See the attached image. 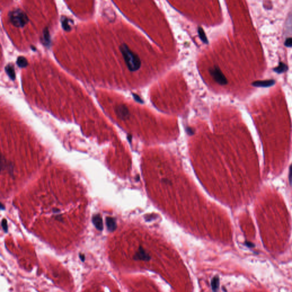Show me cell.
Segmentation results:
<instances>
[{
  "label": "cell",
  "instance_id": "3957f363",
  "mask_svg": "<svg viewBox=\"0 0 292 292\" xmlns=\"http://www.w3.org/2000/svg\"><path fill=\"white\" fill-rule=\"evenodd\" d=\"M209 71L214 80L219 85H226L228 83L226 77L218 66H214V67L210 68Z\"/></svg>",
  "mask_w": 292,
  "mask_h": 292
},
{
  "label": "cell",
  "instance_id": "5b68a950",
  "mask_svg": "<svg viewBox=\"0 0 292 292\" xmlns=\"http://www.w3.org/2000/svg\"><path fill=\"white\" fill-rule=\"evenodd\" d=\"M134 259L136 261L141 260L144 261H148L151 260V257L143 247H140L139 248L138 252L134 256Z\"/></svg>",
  "mask_w": 292,
  "mask_h": 292
},
{
  "label": "cell",
  "instance_id": "d6986e66",
  "mask_svg": "<svg viewBox=\"0 0 292 292\" xmlns=\"http://www.w3.org/2000/svg\"><path fill=\"white\" fill-rule=\"evenodd\" d=\"M79 258H80L81 260L82 261H83V262H84L85 260V255L79 253Z\"/></svg>",
  "mask_w": 292,
  "mask_h": 292
},
{
  "label": "cell",
  "instance_id": "277c9868",
  "mask_svg": "<svg viewBox=\"0 0 292 292\" xmlns=\"http://www.w3.org/2000/svg\"><path fill=\"white\" fill-rule=\"evenodd\" d=\"M115 113L120 119H128L130 117V112L124 104H119L115 107Z\"/></svg>",
  "mask_w": 292,
  "mask_h": 292
},
{
  "label": "cell",
  "instance_id": "4fadbf2b",
  "mask_svg": "<svg viewBox=\"0 0 292 292\" xmlns=\"http://www.w3.org/2000/svg\"><path fill=\"white\" fill-rule=\"evenodd\" d=\"M62 22V26L63 29H64L65 31L69 32L71 30V26L70 25V20L68 19L66 17H63L61 20Z\"/></svg>",
  "mask_w": 292,
  "mask_h": 292
},
{
  "label": "cell",
  "instance_id": "8fae6325",
  "mask_svg": "<svg viewBox=\"0 0 292 292\" xmlns=\"http://www.w3.org/2000/svg\"><path fill=\"white\" fill-rule=\"evenodd\" d=\"M5 71L6 74L8 75L9 78L11 79L13 81H14L16 79V73H15V70L14 69V67L12 65L9 64L7 66L5 67Z\"/></svg>",
  "mask_w": 292,
  "mask_h": 292
},
{
  "label": "cell",
  "instance_id": "2e32d148",
  "mask_svg": "<svg viewBox=\"0 0 292 292\" xmlns=\"http://www.w3.org/2000/svg\"><path fill=\"white\" fill-rule=\"evenodd\" d=\"M1 226H2V227L3 228V230H4V232H8V222H7V220L6 219H3L2 220V222H1Z\"/></svg>",
  "mask_w": 292,
  "mask_h": 292
},
{
  "label": "cell",
  "instance_id": "ffe728a7",
  "mask_svg": "<svg viewBox=\"0 0 292 292\" xmlns=\"http://www.w3.org/2000/svg\"><path fill=\"white\" fill-rule=\"evenodd\" d=\"M245 244H246L247 247H249V248H253V247H255V245L253 243H251V242H246Z\"/></svg>",
  "mask_w": 292,
  "mask_h": 292
},
{
  "label": "cell",
  "instance_id": "ac0fdd59",
  "mask_svg": "<svg viewBox=\"0 0 292 292\" xmlns=\"http://www.w3.org/2000/svg\"><path fill=\"white\" fill-rule=\"evenodd\" d=\"M133 97H134V98L135 99L136 101H137L138 102H139V103H143V101H142V99L140 98L139 97V96L137 95L136 94H133Z\"/></svg>",
  "mask_w": 292,
  "mask_h": 292
},
{
  "label": "cell",
  "instance_id": "5bb4252c",
  "mask_svg": "<svg viewBox=\"0 0 292 292\" xmlns=\"http://www.w3.org/2000/svg\"><path fill=\"white\" fill-rule=\"evenodd\" d=\"M17 64L20 67L24 68V67H26V66H28V62L25 57L21 56V57H19L17 58Z\"/></svg>",
  "mask_w": 292,
  "mask_h": 292
},
{
  "label": "cell",
  "instance_id": "9c48e42d",
  "mask_svg": "<svg viewBox=\"0 0 292 292\" xmlns=\"http://www.w3.org/2000/svg\"><path fill=\"white\" fill-rule=\"evenodd\" d=\"M42 43L46 46H48L50 44V36L49 31L47 28H46L44 30L43 36L42 38Z\"/></svg>",
  "mask_w": 292,
  "mask_h": 292
},
{
  "label": "cell",
  "instance_id": "7c38bea8",
  "mask_svg": "<svg viewBox=\"0 0 292 292\" xmlns=\"http://www.w3.org/2000/svg\"><path fill=\"white\" fill-rule=\"evenodd\" d=\"M288 66L286 64H285L283 62H280L279 66L275 67L273 70L278 74H281L285 72L288 70Z\"/></svg>",
  "mask_w": 292,
  "mask_h": 292
},
{
  "label": "cell",
  "instance_id": "6da1fadb",
  "mask_svg": "<svg viewBox=\"0 0 292 292\" xmlns=\"http://www.w3.org/2000/svg\"><path fill=\"white\" fill-rule=\"evenodd\" d=\"M119 49L128 70L132 72L139 70L142 65L139 57L132 51L126 44L120 46Z\"/></svg>",
  "mask_w": 292,
  "mask_h": 292
},
{
  "label": "cell",
  "instance_id": "52a82bcc",
  "mask_svg": "<svg viewBox=\"0 0 292 292\" xmlns=\"http://www.w3.org/2000/svg\"><path fill=\"white\" fill-rule=\"evenodd\" d=\"M92 222L94 225L95 227L100 231H102L103 229V219L102 216L99 214L94 215L92 218Z\"/></svg>",
  "mask_w": 292,
  "mask_h": 292
},
{
  "label": "cell",
  "instance_id": "7a4b0ae2",
  "mask_svg": "<svg viewBox=\"0 0 292 292\" xmlns=\"http://www.w3.org/2000/svg\"><path fill=\"white\" fill-rule=\"evenodd\" d=\"M9 17L10 22L17 28L24 27L29 21L26 14L20 9H14L9 12Z\"/></svg>",
  "mask_w": 292,
  "mask_h": 292
},
{
  "label": "cell",
  "instance_id": "e0dca14e",
  "mask_svg": "<svg viewBox=\"0 0 292 292\" xmlns=\"http://www.w3.org/2000/svg\"><path fill=\"white\" fill-rule=\"evenodd\" d=\"M284 45L286 47H292V37L286 38L284 43Z\"/></svg>",
  "mask_w": 292,
  "mask_h": 292
},
{
  "label": "cell",
  "instance_id": "ba28073f",
  "mask_svg": "<svg viewBox=\"0 0 292 292\" xmlns=\"http://www.w3.org/2000/svg\"><path fill=\"white\" fill-rule=\"evenodd\" d=\"M106 224L107 229L110 232H114L117 228L116 222L113 218L107 217L106 218Z\"/></svg>",
  "mask_w": 292,
  "mask_h": 292
},
{
  "label": "cell",
  "instance_id": "30bf717a",
  "mask_svg": "<svg viewBox=\"0 0 292 292\" xmlns=\"http://www.w3.org/2000/svg\"><path fill=\"white\" fill-rule=\"evenodd\" d=\"M211 288L213 292H218L220 287V279L218 276H215L211 280Z\"/></svg>",
  "mask_w": 292,
  "mask_h": 292
},
{
  "label": "cell",
  "instance_id": "9a60e30c",
  "mask_svg": "<svg viewBox=\"0 0 292 292\" xmlns=\"http://www.w3.org/2000/svg\"><path fill=\"white\" fill-rule=\"evenodd\" d=\"M198 34L200 38L201 39L202 41L205 44H208V40L207 38L206 37V34L204 33L203 29H202L201 27H199L198 28Z\"/></svg>",
  "mask_w": 292,
  "mask_h": 292
},
{
  "label": "cell",
  "instance_id": "8992f818",
  "mask_svg": "<svg viewBox=\"0 0 292 292\" xmlns=\"http://www.w3.org/2000/svg\"><path fill=\"white\" fill-rule=\"evenodd\" d=\"M275 84V81L273 79H268L264 81H257L252 83V85L256 87H269Z\"/></svg>",
  "mask_w": 292,
  "mask_h": 292
},
{
  "label": "cell",
  "instance_id": "44dd1931",
  "mask_svg": "<svg viewBox=\"0 0 292 292\" xmlns=\"http://www.w3.org/2000/svg\"><path fill=\"white\" fill-rule=\"evenodd\" d=\"M289 180L290 181H292V166L290 168V175H289Z\"/></svg>",
  "mask_w": 292,
  "mask_h": 292
}]
</instances>
